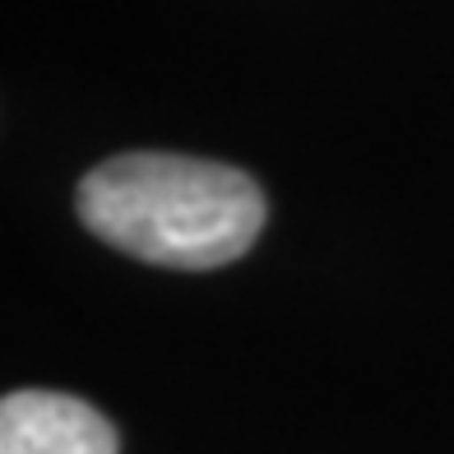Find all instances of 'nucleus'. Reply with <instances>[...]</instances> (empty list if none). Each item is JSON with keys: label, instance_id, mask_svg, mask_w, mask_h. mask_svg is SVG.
<instances>
[{"label": "nucleus", "instance_id": "1", "mask_svg": "<svg viewBox=\"0 0 454 454\" xmlns=\"http://www.w3.org/2000/svg\"><path fill=\"white\" fill-rule=\"evenodd\" d=\"M79 218L98 237L162 270H223L264 227L260 185L209 158L116 153L79 181Z\"/></svg>", "mask_w": 454, "mask_h": 454}, {"label": "nucleus", "instance_id": "2", "mask_svg": "<svg viewBox=\"0 0 454 454\" xmlns=\"http://www.w3.org/2000/svg\"><path fill=\"white\" fill-rule=\"evenodd\" d=\"M0 454H116V431L74 395L14 389L0 403Z\"/></svg>", "mask_w": 454, "mask_h": 454}]
</instances>
